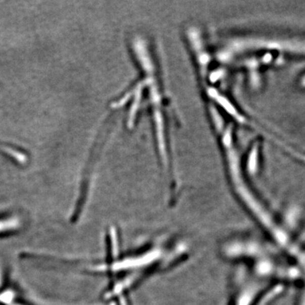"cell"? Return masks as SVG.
Here are the masks:
<instances>
[{"label":"cell","mask_w":305,"mask_h":305,"mask_svg":"<svg viewBox=\"0 0 305 305\" xmlns=\"http://www.w3.org/2000/svg\"><path fill=\"white\" fill-rule=\"evenodd\" d=\"M19 226V222L16 219L0 221V232H6L9 230H13Z\"/></svg>","instance_id":"cell-2"},{"label":"cell","mask_w":305,"mask_h":305,"mask_svg":"<svg viewBox=\"0 0 305 305\" xmlns=\"http://www.w3.org/2000/svg\"><path fill=\"white\" fill-rule=\"evenodd\" d=\"M156 256V252H154V253H149V254L144 256L143 258L125 259V260L120 261V262L113 264L112 266H110V270H112V271H118V270H121V269L142 266V265H144V264L149 263L152 259H154Z\"/></svg>","instance_id":"cell-1"},{"label":"cell","mask_w":305,"mask_h":305,"mask_svg":"<svg viewBox=\"0 0 305 305\" xmlns=\"http://www.w3.org/2000/svg\"><path fill=\"white\" fill-rule=\"evenodd\" d=\"M14 292L12 291H5L3 293L0 294V302H4V303H11L13 300Z\"/></svg>","instance_id":"cell-3"},{"label":"cell","mask_w":305,"mask_h":305,"mask_svg":"<svg viewBox=\"0 0 305 305\" xmlns=\"http://www.w3.org/2000/svg\"><path fill=\"white\" fill-rule=\"evenodd\" d=\"M120 302H121V305H126V303H125V300L124 299L120 300Z\"/></svg>","instance_id":"cell-4"}]
</instances>
